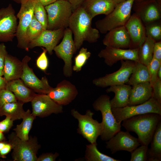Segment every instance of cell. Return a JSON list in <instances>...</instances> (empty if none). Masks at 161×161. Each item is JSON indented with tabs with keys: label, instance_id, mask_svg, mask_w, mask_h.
<instances>
[{
	"label": "cell",
	"instance_id": "ab89813d",
	"mask_svg": "<svg viewBox=\"0 0 161 161\" xmlns=\"http://www.w3.org/2000/svg\"><path fill=\"white\" fill-rule=\"evenodd\" d=\"M42 49L43 51L37 58L36 64L38 68L45 72L48 67L49 61L46 54L47 50L44 48Z\"/></svg>",
	"mask_w": 161,
	"mask_h": 161
},
{
	"label": "cell",
	"instance_id": "2e32d148",
	"mask_svg": "<svg viewBox=\"0 0 161 161\" xmlns=\"http://www.w3.org/2000/svg\"><path fill=\"white\" fill-rule=\"evenodd\" d=\"M138 48L122 49L106 47L99 52L98 56L103 58L105 63L110 67L119 61L129 60L139 62Z\"/></svg>",
	"mask_w": 161,
	"mask_h": 161
},
{
	"label": "cell",
	"instance_id": "7a4b0ae2",
	"mask_svg": "<svg viewBox=\"0 0 161 161\" xmlns=\"http://www.w3.org/2000/svg\"><path fill=\"white\" fill-rule=\"evenodd\" d=\"M161 120V115L148 113L135 116L122 121L121 126L129 132H135L141 145L148 146L157 126Z\"/></svg>",
	"mask_w": 161,
	"mask_h": 161
},
{
	"label": "cell",
	"instance_id": "f1b7e54d",
	"mask_svg": "<svg viewBox=\"0 0 161 161\" xmlns=\"http://www.w3.org/2000/svg\"><path fill=\"white\" fill-rule=\"evenodd\" d=\"M150 77L147 66L140 62H136L133 71L127 84L131 86L137 84L149 82Z\"/></svg>",
	"mask_w": 161,
	"mask_h": 161
},
{
	"label": "cell",
	"instance_id": "6f0895ef",
	"mask_svg": "<svg viewBox=\"0 0 161 161\" xmlns=\"http://www.w3.org/2000/svg\"><path fill=\"white\" fill-rule=\"evenodd\" d=\"M144 0H134V2H138L143 1Z\"/></svg>",
	"mask_w": 161,
	"mask_h": 161
},
{
	"label": "cell",
	"instance_id": "681fc988",
	"mask_svg": "<svg viewBox=\"0 0 161 161\" xmlns=\"http://www.w3.org/2000/svg\"><path fill=\"white\" fill-rule=\"evenodd\" d=\"M7 83L4 77L0 75V91L6 89Z\"/></svg>",
	"mask_w": 161,
	"mask_h": 161
},
{
	"label": "cell",
	"instance_id": "8992f818",
	"mask_svg": "<svg viewBox=\"0 0 161 161\" xmlns=\"http://www.w3.org/2000/svg\"><path fill=\"white\" fill-rule=\"evenodd\" d=\"M47 17V29L56 30L68 27L70 18L72 13L69 1L57 0L45 7Z\"/></svg>",
	"mask_w": 161,
	"mask_h": 161
},
{
	"label": "cell",
	"instance_id": "f5cc1de1",
	"mask_svg": "<svg viewBox=\"0 0 161 161\" xmlns=\"http://www.w3.org/2000/svg\"><path fill=\"white\" fill-rule=\"evenodd\" d=\"M13 1L19 4H22L27 1L28 0H12Z\"/></svg>",
	"mask_w": 161,
	"mask_h": 161
},
{
	"label": "cell",
	"instance_id": "e0dca14e",
	"mask_svg": "<svg viewBox=\"0 0 161 161\" xmlns=\"http://www.w3.org/2000/svg\"><path fill=\"white\" fill-rule=\"evenodd\" d=\"M106 147L112 154L120 151L131 153L140 145L137 138L131 135L128 131H120L106 142Z\"/></svg>",
	"mask_w": 161,
	"mask_h": 161
},
{
	"label": "cell",
	"instance_id": "9a60e30c",
	"mask_svg": "<svg viewBox=\"0 0 161 161\" xmlns=\"http://www.w3.org/2000/svg\"><path fill=\"white\" fill-rule=\"evenodd\" d=\"M78 93L76 86L70 81L63 80L47 94L59 105L66 106L71 103Z\"/></svg>",
	"mask_w": 161,
	"mask_h": 161
},
{
	"label": "cell",
	"instance_id": "83f0119b",
	"mask_svg": "<svg viewBox=\"0 0 161 161\" xmlns=\"http://www.w3.org/2000/svg\"><path fill=\"white\" fill-rule=\"evenodd\" d=\"M35 118L30 109H28L25 111L22 119V122L17 125L16 127L13 129L16 135L22 140H28L29 138V132Z\"/></svg>",
	"mask_w": 161,
	"mask_h": 161
},
{
	"label": "cell",
	"instance_id": "44dd1931",
	"mask_svg": "<svg viewBox=\"0 0 161 161\" xmlns=\"http://www.w3.org/2000/svg\"><path fill=\"white\" fill-rule=\"evenodd\" d=\"M106 47L122 49H129L130 38L124 26L113 29L109 31L103 40Z\"/></svg>",
	"mask_w": 161,
	"mask_h": 161
},
{
	"label": "cell",
	"instance_id": "7dc6e473",
	"mask_svg": "<svg viewBox=\"0 0 161 161\" xmlns=\"http://www.w3.org/2000/svg\"><path fill=\"white\" fill-rule=\"evenodd\" d=\"M85 0H69L72 7V12L78 7L81 6Z\"/></svg>",
	"mask_w": 161,
	"mask_h": 161
},
{
	"label": "cell",
	"instance_id": "484cf974",
	"mask_svg": "<svg viewBox=\"0 0 161 161\" xmlns=\"http://www.w3.org/2000/svg\"><path fill=\"white\" fill-rule=\"evenodd\" d=\"M23 72L22 61L16 57L7 54L3 69L4 78L8 82L21 78Z\"/></svg>",
	"mask_w": 161,
	"mask_h": 161
},
{
	"label": "cell",
	"instance_id": "ffe728a7",
	"mask_svg": "<svg viewBox=\"0 0 161 161\" xmlns=\"http://www.w3.org/2000/svg\"><path fill=\"white\" fill-rule=\"evenodd\" d=\"M130 41L129 49L139 48L146 36L145 25L135 13L131 15L124 25Z\"/></svg>",
	"mask_w": 161,
	"mask_h": 161
},
{
	"label": "cell",
	"instance_id": "d6a6232c",
	"mask_svg": "<svg viewBox=\"0 0 161 161\" xmlns=\"http://www.w3.org/2000/svg\"><path fill=\"white\" fill-rule=\"evenodd\" d=\"M80 49L78 53L75 58L74 64L72 66L73 71L76 72L81 70L91 54L86 48L83 47Z\"/></svg>",
	"mask_w": 161,
	"mask_h": 161
},
{
	"label": "cell",
	"instance_id": "277c9868",
	"mask_svg": "<svg viewBox=\"0 0 161 161\" xmlns=\"http://www.w3.org/2000/svg\"><path fill=\"white\" fill-rule=\"evenodd\" d=\"M134 0H126L117 4L114 10L103 18L95 23L97 29L102 33L124 26L131 16Z\"/></svg>",
	"mask_w": 161,
	"mask_h": 161
},
{
	"label": "cell",
	"instance_id": "816d5d0a",
	"mask_svg": "<svg viewBox=\"0 0 161 161\" xmlns=\"http://www.w3.org/2000/svg\"><path fill=\"white\" fill-rule=\"evenodd\" d=\"M7 142L6 141L0 142V151L5 146Z\"/></svg>",
	"mask_w": 161,
	"mask_h": 161
},
{
	"label": "cell",
	"instance_id": "6da1fadb",
	"mask_svg": "<svg viewBox=\"0 0 161 161\" xmlns=\"http://www.w3.org/2000/svg\"><path fill=\"white\" fill-rule=\"evenodd\" d=\"M92 19L82 6L72 12L68 27L74 35L77 50L80 48L84 41L95 43L100 37L99 30L92 27Z\"/></svg>",
	"mask_w": 161,
	"mask_h": 161
},
{
	"label": "cell",
	"instance_id": "d6986e66",
	"mask_svg": "<svg viewBox=\"0 0 161 161\" xmlns=\"http://www.w3.org/2000/svg\"><path fill=\"white\" fill-rule=\"evenodd\" d=\"M64 30L63 28L53 30H44L38 37L30 42L29 49L37 47H43L49 55H52L54 48L63 38Z\"/></svg>",
	"mask_w": 161,
	"mask_h": 161
},
{
	"label": "cell",
	"instance_id": "9c48e42d",
	"mask_svg": "<svg viewBox=\"0 0 161 161\" xmlns=\"http://www.w3.org/2000/svg\"><path fill=\"white\" fill-rule=\"evenodd\" d=\"M35 1L28 0L21 4L17 17L19 19L16 36L18 47L27 51L29 50V43L27 40L26 33L27 29L32 21Z\"/></svg>",
	"mask_w": 161,
	"mask_h": 161
},
{
	"label": "cell",
	"instance_id": "db71d44e",
	"mask_svg": "<svg viewBox=\"0 0 161 161\" xmlns=\"http://www.w3.org/2000/svg\"><path fill=\"white\" fill-rule=\"evenodd\" d=\"M157 77L161 80V66L159 68L157 72Z\"/></svg>",
	"mask_w": 161,
	"mask_h": 161
},
{
	"label": "cell",
	"instance_id": "60d3db41",
	"mask_svg": "<svg viewBox=\"0 0 161 161\" xmlns=\"http://www.w3.org/2000/svg\"><path fill=\"white\" fill-rule=\"evenodd\" d=\"M152 87V97L161 104V80L158 78Z\"/></svg>",
	"mask_w": 161,
	"mask_h": 161
},
{
	"label": "cell",
	"instance_id": "680465c9",
	"mask_svg": "<svg viewBox=\"0 0 161 161\" xmlns=\"http://www.w3.org/2000/svg\"><path fill=\"white\" fill-rule=\"evenodd\" d=\"M66 0L69 1V0Z\"/></svg>",
	"mask_w": 161,
	"mask_h": 161
},
{
	"label": "cell",
	"instance_id": "11a10c76",
	"mask_svg": "<svg viewBox=\"0 0 161 161\" xmlns=\"http://www.w3.org/2000/svg\"><path fill=\"white\" fill-rule=\"evenodd\" d=\"M115 3L116 4H118L120 2L124 1L126 0H113Z\"/></svg>",
	"mask_w": 161,
	"mask_h": 161
},
{
	"label": "cell",
	"instance_id": "ba28073f",
	"mask_svg": "<svg viewBox=\"0 0 161 161\" xmlns=\"http://www.w3.org/2000/svg\"><path fill=\"white\" fill-rule=\"evenodd\" d=\"M112 111L117 122L121 123L124 120L139 115L148 113L161 115V104L151 97L143 103L121 108H112Z\"/></svg>",
	"mask_w": 161,
	"mask_h": 161
},
{
	"label": "cell",
	"instance_id": "836d02e7",
	"mask_svg": "<svg viewBox=\"0 0 161 161\" xmlns=\"http://www.w3.org/2000/svg\"><path fill=\"white\" fill-rule=\"evenodd\" d=\"M44 30L42 25L36 19L33 14L32 21L26 33L27 38L29 43L38 37Z\"/></svg>",
	"mask_w": 161,
	"mask_h": 161
},
{
	"label": "cell",
	"instance_id": "1f68e13d",
	"mask_svg": "<svg viewBox=\"0 0 161 161\" xmlns=\"http://www.w3.org/2000/svg\"><path fill=\"white\" fill-rule=\"evenodd\" d=\"M97 143H91L86 146L85 158L87 161H120L100 152Z\"/></svg>",
	"mask_w": 161,
	"mask_h": 161
},
{
	"label": "cell",
	"instance_id": "603a6c76",
	"mask_svg": "<svg viewBox=\"0 0 161 161\" xmlns=\"http://www.w3.org/2000/svg\"><path fill=\"white\" fill-rule=\"evenodd\" d=\"M6 89L14 94L18 101L24 103L31 102L37 94L21 78L7 82Z\"/></svg>",
	"mask_w": 161,
	"mask_h": 161
},
{
	"label": "cell",
	"instance_id": "4316f807",
	"mask_svg": "<svg viewBox=\"0 0 161 161\" xmlns=\"http://www.w3.org/2000/svg\"><path fill=\"white\" fill-rule=\"evenodd\" d=\"M148 148L147 156L148 161L161 160V120L158 123Z\"/></svg>",
	"mask_w": 161,
	"mask_h": 161
},
{
	"label": "cell",
	"instance_id": "f35d334b",
	"mask_svg": "<svg viewBox=\"0 0 161 161\" xmlns=\"http://www.w3.org/2000/svg\"><path fill=\"white\" fill-rule=\"evenodd\" d=\"M17 101L15 95L10 91L5 89L0 91V108L6 104Z\"/></svg>",
	"mask_w": 161,
	"mask_h": 161
},
{
	"label": "cell",
	"instance_id": "e575fe53",
	"mask_svg": "<svg viewBox=\"0 0 161 161\" xmlns=\"http://www.w3.org/2000/svg\"><path fill=\"white\" fill-rule=\"evenodd\" d=\"M146 36H149L156 42L161 41V24L160 20L153 21L145 25Z\"/></svg>",
	"mask_w": 161,
	"mask_h": 161
},
{
	"label": "cell",
	"instance_id": "b9f144b4",
	"mask_svg": "<svg viewBox=\"0 0 161 161\" xmlns=\"http://www.w3.org/2000/svg\"><path fill=\"white\" fill-rule=\"evenodd\" d=\"M13 121L10 117L6 116L4 119L0 121V131L3 133L8 132L13 126Z\"/></svg>",
	"mask_w": 161,
	"mask_h": 161
},
{
	"label": "cell",
	"instance_id": "74e56055",
	"mask_svg": "<svg viewBox=\"0 0 161 161\" xmlns=\"http://www.w3.org/2000/svg\"><path fill=\"white\" fill-rule=\"evenodd\" d=\"M148 146L141 145L131 152L130 161H148L147 153Z\"/></svg>",
	"mask_w": 161,
	"mask_h": 161
},
{
	"label": "cell",
	"instance_id": "5b68a950",
	"mask_svg": "<svg viewBox=\"0 0 161 161\" xmlns=\"http://www.w3.org/2000/svg\"><path fill=\"white\" fill-rule=\"evenodd\" d=\"M13 150L11 156L14 161H36L38 151L41 148L36 137L30 136L22 140L12 132L8 136Z\"/></svg>",
	"mask_w": 161,
	"mask_h": 161
},
{
	"label": "cell",
	"instance_id": "f546056e",
	"mask_svg": "<svg viewBox=\"0 0 161 161\" xmlns=\"http://www.w3.org/2000/svg\"><path fill=\"white\" fill-rule=\"evenodd\" d=\"M24 104L18 101L5 104L0 108V116H7L13 121L22 119L25 112Z\"/></svg>",
	"mask_w": 161,
	"mask_h": 161
},
{
	"label": "cell",
	"instance_id": "3957f363",
	"mask_svg": "<svg viewBox=\"0 0 161 161\" xmlns=\"http://www.w3.org/2000/svg\"><path fill=\"white\" fill-rule=\"evenodd\" d=\"M110 97L102 95L94 102L92 106L96 111H100L102 116V131L100 136L103 141H107L120 130L121 123L116 121L112 111Z\"/></svg>",
	"mask_w": 161,
	"mask_h": 161
},
{
	"label": "cell",
	"instance_id": "52a82bcc",
	"mask_svg": "<svg viewBox=\"0 0 161 161\" xmlns=\"http://www.w3.org/2000/svg\"><path fill=\"white\" fill-rule=\"evenodd\" d=\"M71 114L78 122L77 132L91 143H97L98 137L102 131L101 123L93 118L94 113L87 110L84 114H80L75 109L71 110Z\"/></svg>",
	"mask_w": 161,
	"mask_h": 161
},
{
	"label": "cell",
	"instance_id": "30bf717a",
	"mask_svg": "<svg viewBox=\"0 0 161 161\" xmlns=\"http://www.w3.org/2000/svg\"><path fill=\"white\" fill-rule=\"evenodd\" d=\"M56 56L64 63L63 73L66 77H70L73 73L72 58L77 50L72 37V33L69 27L65 28L62 40L54 48Z\"/></svg>",
	"mask_w": 161,
	"mask_h": 161
},
{
	"label": "cell",
	"instance_id": "ee69618b",
	"mask_svg": "<svg viewBox=\"0 0 161 161\" xmlns=\"http://www.w3.org/2000/svg\"><path fill=\"white\" fill-rule=\"evenodd\" d=\"M8 54L6 47L3 43L0 44V69L3 71L6 57Z\"/></svg>",
	"mask_w": 161,
	"mask_h": 161
},
{
	"label": "cell",
	"instance_id": "f907efd6",
	"mask_svg": "<svg viewBox=\"0 0 161 161\" xmlns=\"http://www.w3.org/2000/svg\"><path fill=\"white\" fill-rule=\"evenodd\" d=\"M6 140L4 133L0 131V142L6 141Z\"/></svg>",
	"mask_w": 161,
	"mask_h": 161
},
{
	"label": "cell",
	"instance_id": "cb8c5ba5",
	"mask_svg": "<svg viewBox=\"0 0 161 161\" xmlns=\"http://www.w3.org/2000/svg\"><path fill=\"white\" fill-rule=\"evenodd\" d=\"M132 86L124 84L112 86L106 89L107 93L113 92L114 97L110 100L112 108H119L128 105Z\"/></svg>",
	"mask_w": 161,
	"mask_h": 161
},
{
	"label": "cell",
	"instance_id": "7bdbcfd3",
	"mask_svg": "<svg viewBox=\"0 0 161 161\" xmlns=\"http://www.w3.org/2000/svg\"><path fill=\"white\" fill-rule=\"evenodd\" d=\"M59 156L57 152L44 153L37 157L36 161H55Z\"/></svg>",
	"mask_w": 161,
	"mask_h": 161
},
{
	"label": "cell",
	"instance_id": "ac0fdd59",
	"mask_svg": "<svg viewBox=\"0 0 161 161\" xmlns=\"http://www.w3.org/2000/svg\"><path fill=\"white\" fill-rule=\"evenodd\" d=\"M134 11L145 24L160 20L161 5L160 0H144L135 2Z\"/></svg>",
	"mask_w": 161,
	"mask_h": 161
},
{
	"label": "cell",
	"instance_id": "d590c367",
	"mask_svg": "<svg viewBox=\"0 0 161 161\" xmlns=\"http://www.w3.org/2000/svg\"><path fill=\"white\" fill-rule=\"evenodd\" d=\"M33 14L36 19L42 25L44 29H47L48 17L45 7L41 3L35 2Z\"/></svg>",
	"mask_w": 161,
	"mask_h": 161
},
{
	"label": "cell",
	"instance_id": "4dcf8cb0",
	"mask_svg": "<svg viewBox=\"0 0 161 161\" xmlns=\"http://www.w3.org/2000/svg\"><path fill=\"white\" fill-rule=\"evenodd\" d=\"M156 41L149 36L138 48V57L139 62L147 66L153 58V50Z\"/></svg>",
	"mask_w": 161,
	"mask_h": 161
},
{
	"label": "cell",
	"instance_id": "7402d4cb",
	"mask_svg": "<svg viewBox=\"0 0 161 161\" xmlns=\"http://www.w3.org/2000/svg\"><path fill=\"white\" fill-rule=\"evenodd\" d=\"M116 4L113 0H85L81 6L93 19L100 14H109Z\"/></svg>",
	"mask_w": 161,
	"mask_h": 161
},
{
	"label": "cell",
	"instance_id": "5bb4252c",
	"mask_svg": "<svg viewBox=\"0 0 161 161\" xmlns=\"http://www.w3.org/2000/svg\"><path fill=\"white\" fill-rule=\"evenodd\" d=\"M32 114L40 117L63 112V106L57 104L47 94H37L31 102Z\"/></svg>",
	"mask_w": 161,
	"mask_h": 161
},
{
	"label": "cell",
	"instance_id": "9f6ffc18",
	"mask_svg": "<svg viewBox=\"0 0 161 161\" xmlns=\"http://www.w3.org/2000/svg\"><path fill=\"white\" fill-rule=\"evenodd\" d=\"M0 75L3 76V71L0 69Z\"/></svg>",
	"mask_w": 161,
	"mask_h": 161
},
{
	"label": "cell",
	"instance_id": "8fae6325",
	"mask_svg": "<svg viewBox=\"0 0 161 161\" xmlns=\"http://www.w3.org/2000/svg\"><path fill=\"white\" fill-rule=\"evenodd\" d=\"M121 66L117 71L92 80L95 86L103 88L127 83L132 73L136 62L131 60L120 61Z\"/></svg>",
	"mask_w": 161,
	"mask_h": 161
},
{
	"label": "cell",
	"instance_id": "c3c4849f",
	"mask_svg": "<svg viewBox=\"0 0 161 161\" xmlns=\"http://www.w3.org/2000/svg\"><path fill=\"white\" fill-rule=\"evenodd\" d=\"M35 2L41 3L44 7L55 1L57 0H33Z\"/></svg>",
	"mask_w": 161,
	"mask_h": 161
},
{
	"label": "cell",
	"instance_id": "bcb514c9",
	"mask_svg": "<svg viewBox=\"0 0 161 161\" xmlns=\"http://www.w3.org/2000/svg\"><path fill=\"white\" fill-rule=\"evenodd\" d=\"M12 150L11 145L8 141L5 146L0 151V158H6L7 155Z\"/></svg>",
	"mask_w": 161,
	"mask_h": 161
},
{
	"label": "cell",
	"instance_id": "7c38bea8",
	"mask_svg": "<svg viewBox=\"0 0 161 161\" xmlns=\"http://www.w3.org/2000/svg\"><path fill=\"white\" fill-rule=\"evenodd\" d=\"M11 4L0 9V42L12 41L16 36L17 17Z\"/></svg>",
	"mask_w": 161,
	"mask_h": 161
},
{
	"label": "cell",
	"instance_id": "4fadbf2b",
	"mask_svg": "<svg viewBox=\"0 0 161 161\" xmlns=\"http://www.w3.org/2000/svg\"><path fill=\"white\" fill-rule=\"evenodd\" d=\"M31 59L28 55L25 56L22 60L23 72L21 79L25 84L38 94H47L53 88L49 84L46 76L40 79L35 75L28 63Z\"/></svg>",
	"mask_w": 161,
	"mask_h": 161
},
{
	"label": "cell",
	"instance_id": "d4e9b609",
	"mask_svg": "<svg viewBox=\"0 0 161 161\" xmlns=\"http://www.w3.org/2000/svg\"><path fill=\"white\" fill-rule=\"evenodd\" d=\"M152 87L149 82L139 83L132 86L128 106L143 103L152 97Z\"/></svg>",
	"mask_w": 161,
	"mask_h": 161
},
{
	"label": "cell",
	"instance_id": "8d00e7d4",
	"mask_svg": "<svg viewBox=\"0 0 161 161\" xmlns=\"http://www.w3.org/2000/svg\"><path fill=\"white\" fill-rule=\"evenodd\" d=\"M161 66V61L153 58L147 66L150 77V83L151 86L158 78L157 72Z\"/></svg>",
	"mask_w": 161,
	"mask_h": 161
},
{
	"label": "cell",
	"instance_id": "f6af8a7d",
	"mask_svg": "<svg viewBox=\"0 0 161 161\" xmlns=\"http://www.w3.org/2000/svg\"><path fill=\"white\" fill-rule=\"evenodd\" d=\"M153 58L161 61V41L156 42L153 50Z\"/></svg>",
	"mask_w": 161,
	"mask_h": 161
}]
</instances>
